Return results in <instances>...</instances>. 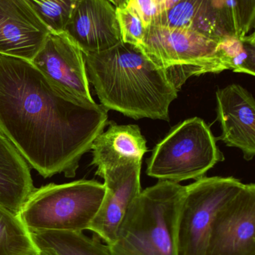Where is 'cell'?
I'll return each instance as SVG.
<instances>
[{"instance_id":"1","label":"cell","mask_w":255,"mask_h":255,"mask_svg":"<svg viewBox=\"0 0 255 255\" xmlns=\"http://www.w3.org/2000/svg\"><path fill=\"white\" fill-rule=\"evenodd\" d=\"M107 124L102 105L64 92L31 61L0 54V133L43 178L74 177Z\"/></svg>"},{"instance_id":"2","label":"cell","mask_w":255,"mask_h":255,"mask_svg":"<svg viewBox=\"0 0 255 255\" xmlns=\"http://www.w3.org/2000/svg\"><path fill=\"white\" fill-rule=\"evenodd\" d=\"M83 56L88 82L106 110L136 121H170L169 108L179 91L140 47L121 41Z\"/></svg>"},{"instance_id":"3","label":"cell","mask_w":255,"mask_h":255,"mask_svg":"<svg viewBox=\"0 0 255 255\" xmlns=\"http://www.w3.org/2000/svg\"><path fill=\"white\" fill-rule=\"evenodd\" d=\"M186 186L160 181L133 201L109 247L112 255H177V223Z\"/></svg>"},{"instance_id":"4","label":"cell","mask_w":255,"mask_h":255,"mask_svg":"<svg viewBox=\"0 0 255 255\" xmlns=\"http://www.w3.org/2000/svg\"><path fill=\"white\" fill-rule=\"evenodd\" d=\"M105 193L104 184L94 180L47 184L34 188L18 216L30 233H81L88 230Z\"/></svg>"},{"instance_id":"5","label":"cell","mask_w":255,"mask_h":255,"mask_svg":"<svg viewBox=\"0 0 255 255\" xmlns=\"http://www.w3.org/2000/svg\"><path fill=\"white\" fill-rule=\"evenodd\" d=\"M218 43V40L190 28L151 25L147 27L140 48L155 65L166 72L180 91L192 76L229 70Z\"/></svg>"},{"instance_id":"6","label":"cell","mask_w":255,"mask_h":255,"mask_svg":"<svg viewBox=\"0 0 255 255\" xmlns=\"http://www.w3.org/2000/svg\"><path fill=\"white\" fill-rule=\"evenodd\" d=\"M224 160L210 127L201 118H193L174 127L156 145L146 173L160 181H197Z\"/></svg>"},{"instance_id":"7","label":"cell","mask_w":255,"mask_h":255,"mask_svg":"<svg viewBox=\"0 0 255 255\" xmlns=\"http://www.w3.org/2000/svg\"><path fill=\"white\" fill-rule=\"evenodd\" d=\"M244 185L234 177L205 176L186 186L177 223V255H205L214 217Z\"/></svg>"},{"instance_id":"8","label":"cell","mask_w":255,"mask_h":255,"mask_svg":"<svg viewBox=\"0 0 255 255\" xmlns=\"http://www.w3.org/2000/svg\"><path fill=\"white\" fill-rule=\"evenodd\" d=\"M255 185L219 210L210 226L205 255H255Z\"/></svg>"},{"instance_id":"9","label":"cell","mask_w":255,"mask_h":255,"mask_svg":"<svg viewBox=\"0 0 255 255\" xmlns=\"http://www.w3.org/2000/svg\"><path fill=\"white\" fill-rule=\"evenodd\" d=\"M31 62L64 92L82 101L94 102L83 52L65 33L49 31Z\"/></svg>"},{"instance_id":"10","label":"cell","mask_w":255,"mask_h":255,"mask_svg":"<svg viewBox=\"0 0 255 255\" xmlns=\"http://www.w3.org/2000/svg\"><path fill=\"white\" fill-rule=\"evenodd\" d=\"M141 169L142 163L127 165L100 175L104 180L106 193L88 230L106 245L115 241L120 224L142 191Z\"/></svg>"},{"instance_id":"11","label":"cell","mask_w":255,"mask_h":255,"mask_svg":"<svg viewBox=\"0 0 255 255\" xmlns=\"http://www.w3.org/2000/svg\"><path fill=\"white\" fill-rule=\"evenodd\" d=\"M64 33L83 53L106 50L121 41L116 7L109 0H80Z\"/></svg>"},{"instance_id":"12","label":"cell","mask_w":255,"mask_h":255,"mask_svg":"<svg viewBox=\"0 0 255 255\" xmlns=\"http://www.w3.org/2000/svg\"><path fill=\"white\" fill-rule=\"evenodd\" d=\"M216 97L217 118L222 128L218 139L227 146L241 149L245 160H253L255 155L254 97L236 84L219 89Z\"/></svg>"},{"instance_id":"13","label":"cell","mask_w":255,"mask_h":255,"mask_svg":"<svg viewBox=\"0 0 255 255\" xmlns=\"http://www.w3.org/2000/svg\"><path fill=\"white\" fill-rule=\"evenodd\" d=\"M49 32L26 0H0V54L31 61Z\"/></svg>"},{"instance_id":"14","label":"cell","mask_w":255,"mask_h":255,"mask_svg":"<svg viewBox=\"0 0 255 255\" xmlns=\"http://www.w3.org/2000/svg\"><path fill=\"white\" fill-rule=\"evenodd\" d=\"M106 131L98 135L91 145L92 164L99 176L107 171L127 165L142 163L148 151L147 141L136 125H118L110 121Z\"/></svg>"},{"instance_id":"15","label":"cell","mask_w":255,"mask_h":255,"mask_svg":"<svg viewBox=\"0 0 255 255\" xmlns=\"http://www.w3.org/2000/svg\"><path fill=\"white\" fill-rule=\"evenodd\" d=\"M34 190L29 166L13 144L0 133V205L19 215Z\"/></svg>"},{"instance_id":"16","label":"cell","mask_w":255,"mask_h":255,"mask_svg":"<svg viewBox=\"0 0 255 255\" xmlns=\"http://www.w3.org/2000/svg\"><path fill=\"white\" fill-rule=\"evenodd\" d=\"M31 234L39 253L43 255H112L101 240L81 233L43 232Z\"/></svg>"},{"instance_id":"17","label":"cell","mask_w":255,"mask_h":255,"mask_svg":"<svg viewBox=\"0 0 255 255\" xmlns=\"http://www.w3.org/2000/svg\"><path fill=\"white\" fill-rule=\"evenodd\" d=\"M192 30L220 40L239 37L235 0H205Z\"/></svg>"},{"instance_id":"18","label":"cell","mask_w":255,"mask_h":255,"mask_svg":"<svg viewBox=\"0 0 255 255\" xmlns=\"http://www.w3.org/2000/svg\"><path fill=\"white\" fill-rule=\"evenodd\" d=\"M37 252L19 216L0 205V255H28Z\"/></svg>"},{"instance_id":"19","label":"cell","mask_w":255,"mask_h":255,"mask_svg":"<svg viewBox=\"0 0 255 255\" xmlns=\"http://www.w3.org/2000/svg\"><path fill=\"white\" fill-rule=\"evenodd\" d=\"M219 50L229 70L255 76V32L244 37H226L219 40Z\"/></svg>"},{"instance_id":"20","label":"cell","mask_w":255,"mask_h":255,"mask_svg":"<svg viewBox=\"0 0 255 255\" xmlns=\"http://www.w3.org/2000/svg\"><path fill=\"white\" fill-rule=\"evenodd\" d=\"M49 31L64 32L73 9L80 0H26Z\"/></svg>"},{"instance_id":"21","label":"cell","mask_w":255,"mask_h":255,"mask_svg":"<svg viewBox=\"0 0 255 255\" xmlns=\"http://www.w3.org/2000/svg\"><path fill=\"white\" fill-rule=\"evenodd\" d=\"M116 16L121 41L141 47L147 28L140 16L127 1L116 7Z\"/></svg>"},{"instance_id":"22","label":"cell","mask_w":255,"mask_h":255,"mask_svg":"<svg viewBox=\"0 0 255 255\" xmlns=\"http://www.w3.org/2000/svg\"><path fill=\"white\" fill-rule=\"evenodd\" d=\"M147 27L166 11V0H127Z\"/></svg>"},{"instance_id":"23","label":"cell","mask_w":255,"mask_h":255,"mask_svg":"<svg viewBox=\"0 0 255 255\" xmlns=\"http://www.w3.org/2000/svg\"><path fill=\"white\" fill-rule=\"evenodd\" d=\"M240 37L255 32V0H235Z\"/></svg>"},{"instance_id":"24","label":"cell","mask_w":255,"mask_h":255,"mask_svg":"<svg viewBox=\"0 0 255 255\" xmlns=\"http://www.w3.org/2000/svg\"><path fill=\"white\" fill-rule=\"evenodd\" d=\"M180 1H181V0H166V10L172 8L177 3L179 2Z\"/></svg>"},{"instance_id":"25","label":"cell","mask_w":255,"mask_h":255,"mask_svg":"<svg viewBox=\"0 0 255 255\" xmlns=\"http://www.w3.org/2000/svg\"><path fill=\"white\" fill-rule=\"evenodd\" d=\"M112 4L115 6V7H118V6L121 5V4H124L126 2L124 0H109Z\"/></svg>"},{"instance_id":"26","label":"cell","mask_w":255,"mask_h":255,"mask_svg":"<svg viewBox=\"0 0 255 255\" xmlns=\"http://www.w3.org/2000/svg\"><path fill=\"white\" fill-rule=\"evenodd\" d=\"M28 255H43L41 254V253H39L38 251L36 252V253H32V254Z\"/></svg>"},{"instance_id":"27","label":"cell","mask_w":255,"mask_h":255,"mask_svg":"<svg viewBox=\"0 0 255 255\" xmlns=\"http://www.w3.org/2000/svg\"><path fill=\"white\" fill-rule=\"evenodd\" d=\"M124 1H127V0H124Z\"/></svg>"},{"instance_id":"28","label":"cell","mask_w":255,"mask_h":255,"mask_svg":"<svg viewBox=\"0 0 255 255\" xmlns=\"http://www.w3.org/2000/svg\"></svg>"}]
</instances>
